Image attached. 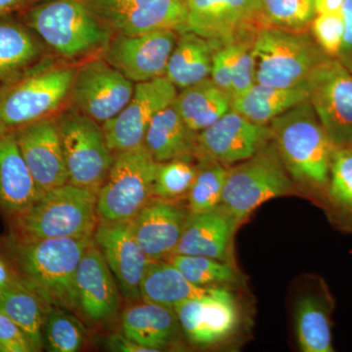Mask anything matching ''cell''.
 <instances>
[{
	"label": "cell",
	"instance_id": "39",
	"mask_svg": "<svg viewBox=\"0 0 352 352\" xmlns=\"http://www.w3.org/2000/svg\"><path fill=\"white\" fill-rule=\"evenodd\" d=\"M309 30L315 43L329 58L339 57L344 36L342 12L317 14Z\"/></svg>",
	"mask_w": 352,
	"mask_h": 352
},
{
	"label": "cell",
	"instance_id": "13",
	"mask_svg": "<svg viewBox=\"0 0 352 352\" xmlns=\"http://www.w3.org/2000/svg\"><path fill=\"white\" fill-rule=\"evenodd\" d=\"M113 34H145L159 30L186 31L182 0H80Z\"/></svg>",
	"mask_w": 352,
	"mask_h": 352
},
{
	"label": "cell",
	"instance_id": "35",
	"mask_svg": "<svg viewBox=\"0 0 352 352\" xmlns=\"http://www.w3.org/2000/svg\"><path fill=\"white\" fill-rule=\"evenodd\" d=\"M197 175L188 196L187 207L191 214L206 212L220 205L228 168L210 159H196Z\"/></svg>",
	"mask_w": 352,
	"mask_h": 352
},
{
	"label": "cell",
	"instance_id": "34",
	"mask_svg": "<svg viewBox=\"0 0 352 352\" xmlns=\"http://www.w3.org/2000/svg\"><path fill=\"white\" fill-rule=\"evenodd\" d=\"M185 278L201 288H231L242 284L243 277L235 264L201 256L173 254L166 258Z\"/></svg>",
	"mask_w": 352,
	"mask_h": 352
},
{
	"label": "cell",
	"instance_id": "26",
	"mask_svg": "<svg viewBox=\"0 0 352 352\" xmlns=\"http://www.w3.org/2000/svg\"><path fill=\"white\" fill-rule=\"evenodd\" d=\"M320 283L298 296L294 319L298 346L303 352H333L332 311L333 300Z\"/></svg>",
	"mask_w": 352,
	"mask_h": 352
},
{
	"label": "cell",
	"instance_id": "44",
	"mask_svg": "<svg viewBox=\"0 0 352 352\" xmlns=\"http://www.w3.org/2000/svg\"><path fill=\"white\" fill-rule=\"evenodd\" d=\"M107 347L110 351L119 352H153L148 349L134 342L124 333H113L107 338Z\"/></svg>",
	"mask_w": 352,
	"mask_h": 352
},
{
	"label": "cell",
	"instance_id": "31",
	"mask_svg": "<svg viewBox=\"0 0 352 352\" xmlns=\"http://www.w3.org/2000/svg\"><path fill=\"white\" fill-rule=\"evenodd\" d=\"M308 97L307 82L291 88L256 82L247 94L232 99L231 109L252 122L268 126L275 118L308 100Z\"/></svg>",
	"mask_w": 352,
	"mask_h": 352
},
{
	"label": "cell",
	"instance_id": "38",
	"mask_svg": "<svg viewBox=\"0 0 352 352\" xmlns=\"http://www.w3.org/2000/svg\"><path fill=\"white\" fill-rule=\"evenodd\" d=\"M268 27L289 31H309L316 16L314 0H259Z\"/></svg>",
	"mask_w": 352,
	"mask_h": 352
},
{
	"label": "cell",
	"instance_id": "22",
	"mask_svg": "<svg viewBox=\"0 0 352 352\" xmlns=\"http://www.w3.org/2000/svg\"><path fill=\"white\" fill-rule=\"evenodd\" d=\"M62 61L31 28L14 15L0 17V82L19 80L34 69Z\"/></svg>",
	"mask_w": 352,
	"mask_h": 352
},
{
	"label": "cell",
	"instance_id": "42",
	"mask_svg": "<svg viewBox=\"0 0 352 352\" xmlns=\"http://www.w3.org/2000/svg\"><path fill=\"white\" fill-rule=\"evenodd\" d=\"M0 352H34L29 338L7 315L0 311Z\"/></svg>",
	"mask_w": 352,
	"mask_h": 352
},
{
	"label": "cell",
	"instance_id": "5",
	"mask_svg": "<svg viewBox=\"0 0 352 352\" xmlns=\"http://www.w3.org/2000/svg\"><path fill=\"white\" fill-rule=\"evenodd\" d=\"M78 64L59 61L0 87V134L55 117L69 105Z\"/></svg>",
	"mask_w": 352,
	"mask_h": 352
},
{
	"label": "cell",
	"instance_id": "45",
	"mask_svg": "<svg viewBox=\"0 0 352 352\" xmlns=\"http://www.w3.org/2000/svg\"><path fill=\"white\" fill-rule=\"evenodd\" d=\"M21 277L13 265L12 261L7 256L3 248L0 245V292L12 286L19 281Z\"/></svg>",
	"mask_w": 352,
	"mask_h": 352
},
{
	"label": "cell",
	"instance_id": "40",
	"mask_svg": "<svg viewBox=\"0 0 352 352\" xmlns=\"http://www.w3.org/2000/svg\"><path fill=\"white\" fill-rule=\"evenodd\" d=\"M254 41H234L221 44L212 55V73L210 78L215 85L231 96L234 67L243 46Z\"/></svg>",
	"mask_w": 352,
	"mask_h": 352
},
{
	"label": "cell",
	"instance_id": "18",
	"mask_svg": "<svg viewBox=\"0 0 352 352\" xmlns=\"http://www.w3.org/2000/svg\"><path fill=\"white\" fill-rule=\"evenodd\" d=\"M272 140L270 124H259L231 109L197 135L195 159L231 166L256 155Z\"/></svg>",
	"mask_w": 352,
	"mask_h": 352
},
{
	"label": "cell",
	"instance_id": "21",
	"mask_svg": "<svg viewBox=\"0 0 352 352\" xmlns=\"http://www.w3.org/2000/svg\"><path fill=\"white\" fill-rule=\"evenodd\" d=\"M189 214L180 201L153 198L129 221L136 242L150 261H164L175 254Z\"/></svg>",
	"mask_w": 352,
	"mask_h": 352
},
{
	"label": "cell",
	"instance_id": "9",
	"mask_svg": "<svg viewBox=\"0 0 352 352\" xmlns=\"http://www.w3.org/2000/svg\"><path fill=\"white\" fill-rule=\"evenodd\" d=\"M56 122L69 183L98 193L113 161L102 124L69 105L58 113Z\"/></svg>",
	"mask_w": 352,
	"mask_h": 352
},
{
	"label": "cell",
	"instance_id": "33",
	"mask_svg": "<svg viewBox=\"0 0 352 352\" xmlns=\"http://www.w3.org/2000/svg\"><path fill=\"white\" fill-rule=\"evenodd\" d=\"M322 207L333 223L352 232V147H335Z\"/></svg>",
	"mask_w": 352,
	"mask_h": 352
},
{
	"label": "cell",
	"instance_id": "7",
	"mask_svg": "<svg viewBox=\"0 0 352 352\" xmlns=\"http://www.w3.org/2000/svg\"><path fill=\"white\" fill-rule=\"evenodd\" d=\"M256 82L278 88L305 85L327 55L308 31L264 27L254 43Z\"/></svg>",
	"mask_w": 352,
	"mask_h": 352
},
{
	"label": "cell",
	"instance_id": "14",
	"mask_svg": "<svg viewBox=\"0 0 352 352\" xmlns=\"http://www.w3.org/2000/svg\"><path fill=\"white\" fill-rule=\"evenodd\" d=\"M185 337L196 346H217L232 337L240 325V308L231 288H208L203 295L175 307Z\"/></svg>",
	"mask_w": 352,
	"mask_h": 352
},
{
	"label": "cell",
	"instance_id": "1",
	"mask_svg": "<svg viewBox=\"0 0 352 352\" xmlns=\"http://www.w3.org/2000/svg\"><path fill=\"white\" fill-rule=\"evenodd\" d=\"M270 126L273 143L298 194L322 206L336 146L309 100L275 118Z\"/></svg>",
	"mask_w": 352,
	"mask_h": 352
},
{
	"label": "cell",
	"instance_id": "32",
	"mask_svg": "<svg viewBox=\"0 0 352 352\" xmlns=\"http://www.w3.org/2000/svg\"><path fill=\"white\" fill-rule=\"evenodd\" d=\"M208 288L192 284L170 261H150L141 282V300L164 307L176 305L203 295Z\"/></svg>",
	"mask_w": 352,
	"mask_h": 352
},
{
	"label": "cell",
	"instance_id": "24",
	"mask_svg": "<svg viewBox=\"0 0 352 352\" xmlns=\"http://www.w3.org/2000/svg\"><path fill=\"white\" fill-rule=\"evenodd\" d=\"M41 195L21 154L15 133L0 134V212L7 223L24 214Z\"/></svg>",
	"mask_w": 352,
	"mask_h": 352
},
{
	"label": "cell",
	"instance_id": "43",
	"mask_svg": "<svg viewBox=\"0 0 352 352\" xmlns=\"http://www.w3.org/2000/svg\"><path fill=\"white\" fill-rule=\"evenodd\" d=\"M340 12L344 18V36L342 50L337 59L352 72V0L344 1Z\"/></svg>",
	"mask_w": 352,
	"mask_h": 352
},
{
	"label": "cell",
	"instance_id": "16",
	"mask_svg": "<svg viewBox=\"0 0 352 352\" xmlns=\"http://www.w3.org/2000/svg\"><path fill=\"white\" fill-rule=\"evenodd\" d=\"M177 94V88L166 76L135 83L134 94L126 107L102 124L111 151H126L142 146L153 118L171 105Z\"/></svg>",
	"mask_w": 352,
	"mask_h": 352
},
{
	"label": "cell",
	"instance_id": "2",
	"mask_svg": "<svg viewBox=\"0 0 352 352\" xmlns=\"http://www.w3.org/2000/svg\"><path fill=\"white\" fill-rule=\"evenodd\" d=\"M92 239L22 240L8 235L0 245L21 279L52 307L76 312V270Z\"/></svg>",
	"mask_w": 352,
	"mask_h": 352
},
{
	"label": "cell",
	"instance_id": "27",
	"mask_svg": "<svg viewBox=\"0 0 352 352\" xmlns=\"http://www.w3.org/2000/svg\"><path fill=\"white\" fill-rule=\"evenodd\" d=\"M197 135L171 104L153 118L143 145L157 163L195 157Z\"/></svg>",
	"mask_w": 352,
	"mask_h": 352
},
{
	"label": "cell",
	"instance_id": "4",
	"mask_svg": "<svg viewBox=\"0 0 352 352\" xmlns=\"http://www.w3.org/2000/svg\"><path fill=\"white\" fill-rule=\"evenodd\" d=\"M98 223L97 192L67 183L43 192L8 224L9 235L22 240L92 239Z\"/></svg>",
	"mask_w": 352,
	"mask_h": 352
},
{
	"label": "cell",
	"instance_id": "12",
	"mask_svg": "<svg viewBox=\"0 0 352 352\" xmlns=\"http://www.w3.org/2000/svg\"><path fill=\"white\" fill-rule=\"evenodd\" d=\"M186 31L219 43L256 41L268 27L259 0H186Z\"/></svg>",
	"mask_w": 352,
	"mask_h": 352
},
{
	"label": "cell",
	"instance_id": "3",
	"mask_svg": "<svg viewBox=\"0 0 352 352\" xmlns=\"http://www.w3.org/2000/svg\"><path fill=\"white\" fill-rule=\"evenodd\" d=\"M19 17L68 63L100 56L113 34L80 0H43Z\"/></svg>",
	"mask_w": 352,
	"mask_h": 352
},
{
	"label": "cell",
	"instance_id": "11",
	"mask_svg": "<svg viewBox=\"0 0 352 352\" xmlns=\"http://www.w3.org/2000/svg\"><path fill=\"white\" fill-rule=\"evenodd\" d=\"M308 100L336 147H352V72L337 58L322 62L307 80Z\"/></svg>",
	"mask_w": 352,
	"mask_h": 352
},
{
	"label": "cell",
	"instance_id": "19",
	"mask_svg": "<svg viewBox=\"0 0 352 352\" xmlns=\"http://www.w3.org/2000/svg\"><path fill=\"white\" fill-rule=\"evenodd\" d=\"M14 133L25 163L43 193L69 183L56 116L32 122Z\"/></svg>",
	"mask_w": 352,
	"mask_h": 352
},
{
	"label": "cell",
	"instance_id": "25",
	"mask_svg": "<svg viewBox=\"0 0 352 352\" xmlns=\"http://www.w3.org/2000/svg\"><path fill=\"white\" fill-rule=\"evenodd\" d=\"M120 317L122 333L153 352L179 342L182 330L175 308L140 300L129 302Z\"/></svg>",
	"mask_w": 352,
	"mask_h": 352
},
{
	"label": "cell",
	"instance_id": "8",
	"mask_svg": "<svg viewBox=\"0 0 352 352\" xmlns=\"http://www.w3.org/2000/svg\"><path fill=\"white\" fill-rule=\"evenodd\" d=\"M157 163L144 145L113 153L105 182L97 193L99 222H129L151 201Z\"/></svg>",
	"mask_w": 352,
	"mask_h": 352
},
{
	"label": "cell",
	"instance_id": "15",
	"mask_svg": "<svg viewBox=\"0 0 352 352\" xmlns=\"http://www.w3.org/2000/svg\"><path fill=\"white\" fill-rule=\"evenodd\" d=\"M179 32L159 30L145 34H113L100 56L122 75L138 83L166 76Z\"/></svg>",
	"mask_w": 352,
	"mask_h": 352
},
{
	"label": "cell",
	"instance_id": "6",
	"mask_svg": "<svg viewBox=\"0 0 352 352\" xmlns=\"http://www.w3.org/2000/svg\"><path fill=\"white\" fill-rule=\"evenodd\" d=\"M296 194L295 184L271 140L250 159L228 166L220 205L242 226L265 201Z\"/></svg>",
	"mask_w": 352,
	"mask_h": 352
},
{
	"label": "cell",
	"instance_id": "29",
	"mask_svg": "<svg viewBox=\"0 0 352 352\" xmlns=\"http://www.w3.org/2000/svg\"><path fill=\"white\" fill-rule=\"evenodd\" d=\"M51 307L52 305L23 279L0 292V311L24 331L34 351L44 349V324Z\"/></svg>",
	"mask_w": 352,
	"mask_h": 352
},
{
	"label": "cell",
	"instance_id": "23",
	"mask_svg": "<svg viewBox=\"0 0 352 352\" xmlns=\"http://www.w3.org/2000/svg\"><path fill=\"white\" fill-rule=\"evenodd\" d=\"M240 226L221 205L206 212H190L173 254L207 256L234 263V237Z\"/></svg>",
	"mask_w": 352,
	"mask_h": 352
},
{
	"label": "cell",
	"instance_id": "28",
	"mask_svg": "<svg viewBox=\"0 0 352 352\" xmlns=\"http://www.w3.org/2000/svg\"><path fill=\"white\" fill-rule=\"evenodd\" d=\"M219 46L194 32H179L168 60L166 78L180 90L210 78L212 55Z\"/></svg>",
	"mask_w": 352,
	"mask_h": 352
},
{
	"label": "cell",
	"instance_id": "47",
	"mask_svg": "<svg viewBox=\"0 0 352 352\" xmlns=\"http://www.w3.org/2000/svg\"><path fill=\"white\" fill-rule=\"evenodd\" d=\"M346 0H314L317 14L339 13Z\"/></svg>",
	"mask_w": 352,
	"mask_h": 352
},
{
	"label": "cell",
	"instance_id": "37",
	"mask_svg": "<svg viewBox=\"0 0 352 352\" xmlns=\"http://www.w3.org/2000/svg\"><path fill=\"white\" fill-rule=\"evenodd\" d=\"M73 312L52 307L44 324V346L52 352H76L85 340V328Z\"/></svg>",
	"mask_w": 352,
	"mask_h": 352
},
{
	"label": "cell",
	"instance_id": "30",
	"mask_svg": "<svg viewBox=\"0 0 352 352\" xmlns=\"http://www.w3.org/2000/svg\"><path fill=\"white\" fill-rule=\"evenodd\" d=\"M231 103L230 95L208 78L183 88L173 104L185 124L199 133L229 112Z\"/></svg>",
	"mask_w": 352,
	"mask_h": 352
},
{
	"label": "cell",
	"instance_id": "36",
	"mask_svg": "<svg viewBox=\"0 0 352 352\" xmlns=\"http://www.w3.org/2000/svg\"><path fill=\"white\" fill-rule=\"evenodd\" d=\"M196 175L195 157H180L157 163L153 197L168 201L187 199Z\"/></svg>",
	"mask_w": 352,
	"mask_h": 352
},
{
	"label": "cell",
	"instance_id": "41",
	"mask_svg": "<svg viewBox=\"0 0 352 352\" xmlns=\"http://www.w3.org/2000/svg\"><path fill=\"white\" fill-rule=\"evenodd\" d=\"M254 43V41L245 43L236 60L233 72L232 91H231L232 99L247 94L256 83Z\"/></svg>",
	"mask_w": 352,
	"mask_h": 352
},
{
	"label": "cell",
	"instance_id": "46",
	"mask_svg": "<svg viewBox=\"0 0 352 352\" xmlns=\"http://www.w3.org/2000/svg\"><path fill=\"white\" fill-rule=\"evenodd\" d=\"M43 0H0V17L22 13Z\"/></svg>",
	"mask_w": 352,
	"mask_h": 352
},
{
	"label": "cell",
	"instance_id": "10",
	"mask_svg": "<svg viewBox=\"0 0 352 352\" xmlns=\"http://www.w3.org/2000/svg\"><path fill=\"white\" fill-rule=\"evenodd\" d=\"M135 83L101 56L78 65L72 85L69 106L98 124H105L131 101Z\"/></svg>",
	"mask_w": 352,
	"mask_h": 352
},
{
	"label": "cell",
	"instance_id": "17",
	"mask_svg": "<svg viewBox=\"0 0 352 352\" xmlns=\"http://www.w3.org/2000/svg\"><path fill=\"white\" fill-rule=\"evenodd\" d=\"M76 314L88 323L109 327L122 314V296L112 271L92 239L76 274Z\"/></svg>",
	"mask_w": 352,
	"mask_h": 352
},
{
	"label": "cell",
	"instance_id": "48",
	"mask_svg": "<svg viewBox=\"0 0 352 352\" xmlns=\"http://www.w3.org/2000/svg\"><path fill=\"white\" fill-rule=\"evenodd\" d=\"M182 1H184V2H185V1H186V0H182Z\"/></svg>",
	"mask_w": 352,
	"mask_h": 352
},
{
	"label": "cell",
	"instance_id": "20",
	"mask_svg": "<svg viewBox=\"0 0 352 352\" xmlns=\"http://www.w3.org/2000/svg\"><path fill=\"white\" fill-rule=\"evenodd\" d=\"M94 240L107 261L122 298L129 302L140 300L141 282L151 261L139 247L129 222H99Z\"/></svg>",
	"mask_w": 352,
	"mask_h": 352
}]
</instances>
